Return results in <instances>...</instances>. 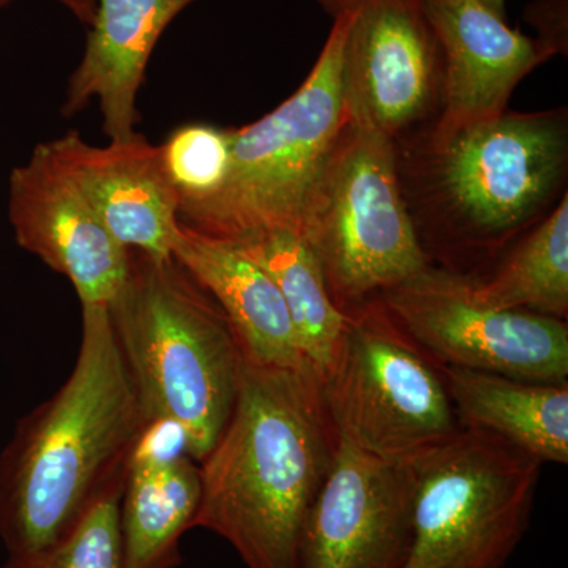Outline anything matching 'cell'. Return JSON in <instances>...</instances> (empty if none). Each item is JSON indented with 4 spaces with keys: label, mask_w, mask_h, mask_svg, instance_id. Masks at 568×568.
Masks as SVG:
<instances>
[{
    "label": "cell",
    "mask_w": 568,
    "mask_h": 568,
    "mask_svg": "<svg viewBox=\"0 0 568 568\" xmlns=\"http://www.w3.org/2000/svg\"><path fill=\"white\" fill-rule=\"evenodd\" d=\"M443 58L439 132L506 112L515 88L549 54L480 0H420Z\"/></svg>",
    "instance_id": "13"
},
{
    "label": "cell",
    "mask_w": 568,
    "mask_h": 568,
    "mask_svg": "<svg viewBox=\"0 0 568 568\" xmlns=\"http://www.w3.org/2000/svg\"><path fill=\"white\" fill-rule=\"evenodd\" d=\"M233 245L274 280L290 313L302 354L321 379L342 345L346 313L332 301L312 246L302 235L290 231L253 235Z\"/></svg>",
    "instance_id": "19"
},
{
    "label": "cell",
    "mask_w": 568,
    "mask_h": 568,
    "mask_svg": "<svg viewBox=\"0 0 568 568\" xmlns=\"http://www.w3.org/2000/svg\"><path fill=\"white\" fill-rule=\"evenodd\" d=\"M541 466L474 429L410 466L414 538L403 568L506 567L528 532Z\"/></svg>",
    "instance_id": "8"
},
{
    "label": "cell",
    "mask_w": 568,
    "mask_h": 568,
    "mask_svg": "<svg viewBox=\"0 0 568 568\" xmlns=\"http://www.w3.org/2000/svg\"><path fill=\"white\" fill-rule=\"evenodd\" d=\"M81 308L73 372L22 418L0 457V540L9 556L39 551L69 532L93 500L125 476L151 428L108 306Z\"/></svg>",
    "instance_id": "2"
},
{
    "label": "cell",
    "mask_w": 568,
    "mask_h": 568,
    "mask_svg": "<svg viewBox=\"0 0 568 568\" xmlns=\"http://www.w3.org/2000/svg\"><path fill=\"white\" fill-rule=\"evenodd\" d=\"M196 0H97L80 65L67 84L62 115L99 100L103 132L123 140L140 122L136 100L145 70L168 26Z\"/></svg>",
    "instance_id": "15"
},
{
    "label": "cell",
    "mask_w": 568,
    "mask_h": 568,
    "mask_svg": "<svg viewBox=\"0 0 568 568\" xmlns=\"http://www.w3.org/2000/svg\"><path fill=\"white\" fill-rule=\"evenodd\" d=\"M484 6H487L489 10L504 17L506 14V0H480Z\"/></svg>",
    "instance_id": "25"
},
{
    "label": "cell",
    "mask_w": 568,
    "mask_h": 568,
    "mask_svg": "<svg viewBox=\"0 0 568 568\" xmlns=\"http://www.w3.org/2000/svg\"><path fill=\"white\" fill-rule=\"evenodd\" d=\"M377 298L440 366L567 383V321L477 304L470 275L432 264Z\"/></svg>",
    "instance_id": "9"
},
{
    "label": "cell",
    "mask_w": 568,
    "mask_h": 568,
    "mask_svg": "<svg viewBox=\"0 0 568 568\" xmlns=\"http://www.w3.org/2000/svg\"><path fill=\"white\" fill-rule=\"evenodd\" d=\"M9 219L17 244L67 276L81 305H108L121 290L130 250L112 237L50 142L11 171Z\"/></svg>",
    "instance_id": "12"
},
{
    "label": "cell",
    "mask_w": 568,
    "mask_h": 568,
    "mask_svg": "<svg viewBox=\"0 0 568 568\" xmlns=\"http://www.w3.org/2000/svg\"><path fill=\"white\" fill-rule=\"evenodd\" d=\"M108 306L148 426L179 433L203 462L233 414L244 353L211 294L171 254L130 250L129 272Z\"/></svg>",
    "instance_id": "4"
},
{
    "label": "cell",
    "mask_w": 568,
    "mask_h": 568,
    "mask_svg": "<svg viewBox=\"0 0 568 568\" xmlns=\"http://www.w3.org/2000/svg\"><path fill=\"white\" fill-rule=\"evenodd\" d=\"M320 387L336 439L388 465H417L463 432L443 366L379 298L346 312L342 345Z\"/></svg>",
    "instance_id": "7"
},
{
    "label": "cell",
    "mask_w": 568,
    "mask_h": 568,
    "mask_svg": "<svg viewBox=\"0 0 568 568\" xmlns=\"http://www.w3.org/2000/svg\"><path fill=\"white\" fill-rule=\"evenodd\" d=\"M50 145L119 244L155 257L173 254L181 234L179 193L162 145L138 132L108 145L69 132Z\"/></svg>",
    "instance_id": "14"
},
{
    "label": "cell",
    "mask_w": 568,
    "mask_h": 568,
    "mask_svg": "<svg viewBox=\"0 0 568 568\" xmlns=\"http://www.w3.org/2000/svg\"><path fill=\"white\" fill-rule=\"evenodd\" d=\"M424 138L398 164L399 181L414 224H424L448 271L495 260L567 193L566 111L504 112Z\"/></svg>",
    "instance_id": "3"
},
{
    "label": "cell",
    "mask_w": 568,
    "mask_h": 568,
    "mask_svg": "<svg viewBox=\"0 0 568 568\" xmlns=\"http://www.w3.org/2000/svg\"><path fill=\"white\" fill-rule=\"evenodd\" d=\"M343 108L394 142L440 103L443 58L420 0H346Z\"/></svg>",
    "instance_id": "10"
},
{
    "label": "cell",
    "mask_w": 568,
    "mask_h": 568,
    "mask_svg": "<svg viewBox=\"0 0 568 568\" xmlns=\"http://www.w3.org/2000/svg\"><path fill=\"white\" fill-rule=\"evenodd\" d=\"M321 6L324 7L325 10L328 11V13H332L336 9V7L342 6V3H345L346 0H320Z\"/></svg>",
    "instance_id": "26"
},
{
    "label": "cell",
    "mask_w": 568,
    "mask_h": 568,
    "mask_svg": "<svg viewBox=\"0 0 568 568\" xmlns=\"http://www.w3.org/2000/svg\"><path fill=\"white\" fill-rule=\"evenodd\" d=\"M302 237L343 313L432 265L403 193L394 141L345 121L310 197Z\"/></svg>",
    "instance_id": "6"
},
{
    "label": "cell",
    "mask_w": 568,
    "mask_h": 568,
    "mask_svg": "<svg viewBox=\"0 0 568 568\" xmlns=\"http://www.w3.org/2000/svg\"><path fill=\"white\" fill-rule=\"evenodd\" d=\"M477 304L495 310H528L567 321L568 197L519 239L487 280L470 276Z\"/></svg>",
    "instance_id": "20"
},
{
    "label": "cell",
    "mask_w": 568,
    "mask_h": 568,
    "mask_svg": "<svg viewBox=\"0 0 568 568\" xmlns=\"http://www.w3.org/2000/svg\"><path fill=\"white\" fill-rule=\"evenodd\" d=\"M171 426L145 432L126 466L121 503L123 568H175L181 540L193 529L201 500V470L168 447Z\"/></svg>",
    "instance_id": "17"
},
{
    "label": "cell",
    "mask_w": 568,
    "mask_h": 568,
    "mask_svg": "<svg viewBox=\"0 0 568 568\" xmlns=\"http://www.w3.org/2000/svg\"><path fill=\"white\" fill-rule=\"evenodd\" d=\"M173 256L220 305L245 361L275 368H312L282 293L252 257L230 242L205 237L183 224Z\"/></svg>",
    "instance_id": "16"
},
{
    "label": "cell",
    "mask_w": 568,
    "mask_h": 568,
    "mask_svg": "<svg viewBox=\"0 0 568 568\" xmlns=\"http://www.w3.org/2000/svg\"><path fill=\"white\" fill-rule=\"evenodd\" d=\"M534 26L540 29L541 47L552 58L567 50V26L562 24V0H538Z\"/></svg>",
    "instance_id": "23"
},
{
    "label": "cell",
    "mask_w": 568,
    "mask_h": 568,
    "mask_svg": "<svg viewBox=\"0 0 568 568\" xmlns=\"http://www.w3.org/2000/svg\"><path fill=\"white\" fill-rule=\"evenodd\" d=\"M463 429L487 433L540 465L568 463V381L532 383L443 366Z\"/></svg>",
    "instance_id": "18"
},
{
    "label": "cell",
    "mask_w": 568,
    "mask_h": 568,
    "mask_svg": "<svg viewBox=\"0 0 568 568\" xmlns=\"http://www.w3.org/2000/svg\"><path fill=\"white\" fill-rule=\"evenodd\" d=\"M234 129L211 123L179 126L162 144L164 166L179 193V201L215 192L230 168Z\"/></svg>",
    "instance_id": "22"
},
{
    "label": "cell",
    "mask_w": 568,
    "mask_h": 568,
    "mask_svg": "<svg viewBox=\"0 0 568 568\" xmlns=\"http://www.w3.org/2000/svg\"><path fill=\"white\" fill-rule=\"evenodd\" d=\"M10 2H13V0H0V9L9 6ZM58 2L65 7L82 24L91 26L93 17H95L97 0H58Z\"/></svg>",
    "instance_id": "24"
},
{
    "label": "cell",
    "mask_w": 568,
    "mask_h": 568,
    "mask_svg": "<svg viewBox=\"0 0 568 568\" xmlns=\"http://www.w3.org/2000/svg\"><path fill=\"white\" fill-rule=\"evenodd\" d=\"M413 467L338 440L304 538L302 568H403L414 538Z\"/></svg>",
    "instance_id": "11"
},
{
    "label": "cell",
    "mask_w": 568,
    "mask_h": 568,
    "mask_svg": "<svg viewBox=\"0 0 568 568\" xmlns=\"http://www.w3.org/2000/svg\"><path fill=\"white\" fill-rule=\"evenodd\" d=\"M125 476L112 481L54 544L28 555L9 556L2 568H123L121 503Z\"/></svg>",
    "instance_id": "21"
},
{
    "label": "cell",
    "mask_w": 568,
    "mask_h": 568,
    "mask_svg": "<svg viewBox=\"0 0 568 568\" xmlns=\"http://www.w3.org/2000/svg\"><path fill=\"white\" fill-rule=\"evenodd\" d=\"M336 444L312 368L244 358L233 414L200 463L193 528L222 537L246 568H302L306 525Z\"/></svg>",
    "instance_id": "1"
},
{
    "label": "cell",
    "mask_w": 568,
    "mask_h": 568,
    "mask_svg": "<svg viewBox=\"0 0 568 568\" xmlns=\"http://www.w3.org/2000/svg\"><path fill=\"white\" fill-rule=\"evenodd\" d=\"M334 18L298 91L260 121L234 129L222 185L179 201L183 226L231 244L271 231L304 233L310 197L346 121L342 65L349 11Z\"/></svg>",
    "instance_id": "5"
}]
</instances>
